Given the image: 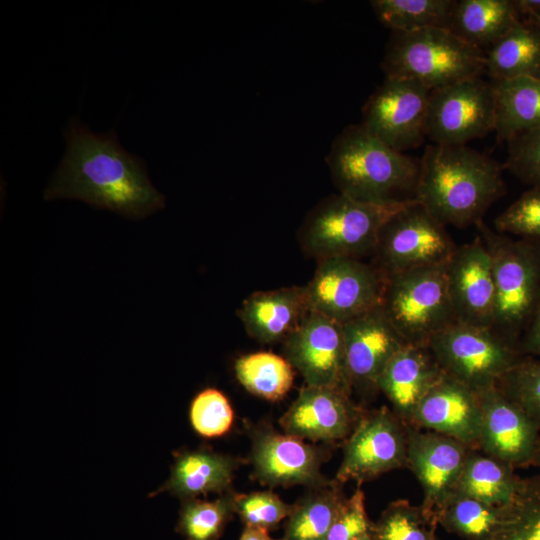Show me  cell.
<instances>
[{
	"label": "cell",
	"instance_id": "1",
	"mask_svg": "<svg viewBox=\"0 0 540 540\" xmlns=\"http://www.w3.org/2000/svg\"><path fill=\"white\" fill-rule=\"evenodd\" d=\"M64 136L66 152L44 191L46 200L77 199L130 219L165 207L144 161L120 145L115 130L97 134L72 118Z\"/></svg>",
	"mask_w": 540,
	"mask_h": 540
},
{
	"label": "cell",
	"instance_id": "2",
	"mask_svg": "<svg viewBox=\"0 0 540 540\" xmlns=\"http://www.w3.org/2000/svg\"><path fill=\"white\" fill-rule=\"evenodd\" d=\"M502 170L496 160L467 145L433 143L420 160L415 199L445 226H475L506 193Z\"/></svg>",
	"mask_w": 540,
	"mask_h": 540
},
{
	"label": "cell",
	"instance_id": "3",
	"mask_svg": "<svg viewBox=\"0 0 540 540\" xmlns=\"http://www.w3.org/2000/svg\"><path fill=\"white\" fill-rule=\"evenodd\" d=\"M326 163L338 193L371 203L415 199L420 160L390 148L361 124L345 127L333 140Z\"/></svg>",
	"mask_w": 540,
	"mask_h": 540
},
{
	"label": "cell",
	"instance_id": "4",
	"mask_svg": "<svg viewBox=\"0 0 540 540\" xmlns=\"http://www.w3.org/2000/svg\"><path fill=\"white\" fill-rule=\"evenodd\" d=\"M475 227L492 262L495 307L491 329L519 347L540 303V240L513 238L483 220Z\"/></svg>",
	"mask_w": 540,
	"mask_h": 540
},
{
	"label": "cell",
	"instance_id": "5",
	"mask_svg": "<svg viewBox=\"0 0 540 540\" xmlns=\"http://www.w3.org/2000/svg\"><path fill=\"white\" fill-rule=\"evenodd\" d=\"M412 200L371 203L331 195L305 218L299 234L302 248L317 261L373 254L385 223Z\"/></svg>",
	"mask_w": 540,
	"mask_h": 540
},
{
	"label": "cell",
	"instance_id": "6",
	"mask_svg": "<svg viewBox=\"0 0 540 540\" xmlns=\"http://www.w3.org/2000/svg\"><path fill=\"white\" fill-rule=\"evenodd\" d=\"M485 52L448 29L392 31L382 61L386 77L419 81L431 91L480 77Z\"/></svg>",
	"mask_w": 540,
	"mask_h": 540
},
{
	"label": "cell",
	"instance_id": "7",
	"mask_svg": "<svg viewBox=\"0 0 540 540\" xmlns=\"http://www.w3.org/2000/svg\"><path fill=\"white\" fill-rule=\"evenodd\" d=\"M446 265L385 277L380 307L406 344L427 345L436 333L456 322Z\"/></svg>",
	"mask_w": 540,
	"mask_h": 540
},
{
	"label": "cell",
	"instance_id": "8",
	"mask_svg": "<svg viewBox=\"0 0 540 540\" xmlns=\"http://www.w3.org/2000/svg\"><path fill=\"white\" fill-rule=\"evenodd\" d=\"M427 345L444 374L476 393L496 386L525 356L491 328L460 322L436 333Z\"/></svg>",
	"mask_w": 540,
	"mask_h": 540
},
{
	"label": "cell",
	"instance_id": "9",
	"mask_svg": "<svg viewBox=\"0 0 540 540\" xmlns=\"http://www.w3.org/2000/svg\"><path fill=\"white\" fill-rule=\"evenodd\" d=\"M456 249L446 226L413 199L381 229L372 264L388 277L414 268L445 264Z\"/></svg>",
	"mask_w": 540,
	"mask_h": 540
},
{
	"label": "cell",
	"instance_id": "10",
	"mask_svg": "<svg viewBox=\"0 0 540 540\" xmlns=\"http://www.w3.org/2000/svg\"><path fill=\"white\" fill-rule=\"evenodd\" d=\"M385 277L373 264L350 257L318 261L305 286L312 311L341 324L381 305Z\"/></svg>",
	"mask_w": 540,
	"mask_h": 540
},
{
	"label": "cell",
	"instance_id": "11",
	"mask_svg": "<svg viewBox=\"0 0 540 540\" xmlns=\"http://www.w3.org/2000/svg\"><path fill=\"white\" fill-rule=\"evenodd\" d=\"M430 95L417 80L386 77L363 106L361 125L398 152L417 148L427 137Z\"/></svg>",
	"mask_w": 540,
	"mask_h": 540
},
{
	"label": "cell",
	"instance_id": "12",
	"mask_svg": "<svg viewBox=\"0 0 540 540\" xmlns=\"http://www.w3.org/2000/svg\"><path fill=\"white\" fill-rule=\"evenodd\" d=\"M496 93L480 77L431 91L426 136L434 144L466 145L495 130Z\"/></svg>",
	"mask_w": 540,
	"mask_h": 540
},
{
	"label": "cell",
	"instance_id": "13",
	"mask_svg": "<svg viewBox=\"0 0 540 540\" xmlns=\"http://www.w3.org/2000/svg\"><path fill=\"white\" fill-rule=\"evenodd\" d=\"M406 466L405 424L393 411L382 407L364 412L346 439L335 480L341 484L351 480L361 484Z\"/></svg>",
	"mask_w": 540,
	"mask_h": 540
},
{
	"label": "cell",
	"instance_id": "14",
	"mask_svg": "<svg viewBox=\"0 0 540 540\" xmlns=\"http://www.w3.org/2000/svg\"><path fill=\"white\" fill-rule=\"evenodd\" d=\"M284 358L306 385L329 387L351 394L342 324L312 311L283 342Z\"/></svg>",
	"mask_w": 540,
	"mask_h": 540
},
{
	"label": "cell",
	"instance_id": "15",
	"mask_svg": "<svg viewBox=\"0 0 540 540\" xmlns=\"http://www.w3.org/2000/svg\"><path fill=\"white\" fill-rule=\"evenodd\" d=\"M250 462L253 478L270 487L324 485L328 480L321 473L322 464L330 456L325 448L308 444L287 433L260 424L251 430Z\"/></svg>",
	"mask_w": 540,
	"mask_h": 540
},
{
	"label": "cell",
	"instance_id": "16",
	"mask_svg": "<svg viewBox=\"0 0 540 540\" xmlns=\"http://www.w3.org/2000/svg\"><path fill=\"white\" fill-rule=\"evenodd\" d=\"M479 396L481 426L478 450L513 468L533 465L540 428L497 386Z\"/></svg>",
	"mask_w": 540,
	"mask_h": 540
},
{
	"label": "cell",
	"instance_id": "17",
	"mask_svg": "<svg viewBox=\"0 0 540 540\" xmlns=\"http://www.w3.org/2000/svg\"><path fill=\"white\" fill-rule=\"evenodd\" d=\"M405 428L407 467L422 487V507L436 519L437 509L453 491L472 448L438 432L411 424Z\"/></svg>",
	"mask_w": 540,
	"mask_h": 540
},
{
	"label": "cell",
	"instance_id": "18",
	"mask_svg": "<svg viewBox=\"0 0 540 540\" xmlns=\"http://www.w3.org/2000/svg\"><path fill=\"white\" fill-rule=\"evenodd\" d=\"M350 393L329 387H303L280 418L285 433L313 442L346 441L365 411Z\"/></svg>",
	"mask_w": 540,
	"mask_h": 540
},
{
	"label": "cell",
	"instance_id": "19",
	"mask_svg": "<svg viewBox=\"0 0 540 540\" xmlns=\"http://www.w3.org/2000/svg\"><path fill=\"white\" fill-rule=\"evenodd\" d=\"M446 268L456 322L492 328L495 284L491 258L481 237L457 246Z\"/></svg>",
	"mask_w": 540,
	"mask_h": 540
},
{
	"label": "cell",
	"instance_id": "20",
	"mask_svg": "<svg viewBox=\"0 0 540 540\" xmlns=\"http://www.w3.org/2000/svg\"><path fill=\"white\" fill-rule=\"evenodd\" d=\"M352 389L378 390V381L393 356L406 344L381 307L342 324Z\"/></svg>",
	"mask_w": 540,
	"mask_h": 540
},
{
	"label": "cell",
	"instance_id": "21",
	"mask_svg": "<svg viewBox=\"0 0 540 540\" xmlns=\"http://www.w3.org/2000/svg\"><path fill=\"white\" fill-rule=\"evenodd\" d=\"M411 425L454 438L478 449L481 407L478 394L443 373L419 403Z\"/></svg>",
	"mask_w": 540,
	"mask_h": 540
},
{
	"label": "cell",
	"instance_id": "22",
	"mask_svg": "<svg viewBox=\"0 0 540 540\" xmlns=\"http://www.w3.org/2000/svg\"><path fill=\"white\" fill-rule=\"evenodd\" d=\"M442 375L428 345L405 344L384 369L378 390L387 397L396 416L411 424L419 403Z\"/></svg>",
	"mask_w": 540,
	"mask_h": 540
},
{
	"label": "cell",
	"instance_id": "23",
	"mask_svg": "<svg viewBox=\"0 0 540 540\" xmlns=\"http://www.w3.org/2000/svg\"><path fill=\"white\" fill-rule=\"evenodd\" d=\"M311 312L305 286L254 292L238 309L247 333L263 344L284 342Z\"/></svg>",
	"mask_w": 540,
	"mask_h": 540
},
{
	"label": "cell",
	"instance_id": "24",
	"mask_svg": "<svg viewBox=\"0 0 540 540\" xmlns=\"http://www.w3.org/2000/svg\"><path fill=\"white\" fill-rule=\"evenodd\" d=\"M239 464L238 459L207 448L181 451L175 455L169 479L152 495L168 491L184 501L227 493Z\"/></svg>",
	"mask_w": 540,
	"mask_h": 540
},
{
	"label": "cell",
	"instance_id": "25",
	"mask_svg": "<svg viewBox=\"0 0 540 540\" xmlns=\"http://www.w3.org/2000/svg\"><path fill=\"white\" fill-rule=\"evenodd\" d=\"M485 59L493 81L540 78V25L521 19L488 48Z\"/></svg>",
	"mask_w": 540,
	"mask_h": 540
},
{
	"label": "cell",
	"instance_id": "26",
	"mask_svg": "<svg viewBox=\"0 0 540 540\" xmlns=\"http://www.w3.org/2000/svg\"><path fill=\"white\" fill-rule=\"evenodd\" d=\"M520 20L513 0H460L453 12L450 31L483 50Z\"/></svg>",
	"mask_w": 540,
	"mask_h": 540
},
{
	"label": "cell",
	"instance_id": "27",
	"mask_svg": "<svg viewBox=\"0 0 540 540\" xmlns=\"http://www.w3.org/2000/svg\"><path fill=\"white\" fill-rule=\"evenodd\" d=\"M496 93L498 141L540 128V78L519 77L493 81Z\"/></svg>",
	"mask_w": 540,
	"mask_h": 540
},
{
	"label": "cell",
	"instance_id": "28",
	"mask_svg": "<svg viewBox=\"0 0 540 540\" xmlns=\"http://www.w3.org/2000/svg\"><path fill=\"white\" fill-rule=\"evenodd\" d=\"M514 469L478 449H471L452 492L505 506L514 498L521 481Z\"/></svg>",
	"mask_w": 540,
	"mask_h": 540
},
{
	"label": "cell",
	"instance_id": "29",
	"mask_svg": "<svg viewBox=\"0 0 540 540\" xmlns=\"http://www.w3.org/2000/svg\"><path fill=\"white\" fill-rule=\"evenodd\" d=\"M336 480L310 488L294 503L287 518L284 540H325L346 497Z\"/></svg>",
	"mask_w": 540,
	"mask_h": 540
},
{
	"label": "cell",
	"instance_id": "30",
	"mask_svg": "<svg viewBox=\"0 0 540 540\" xmlns=\"http://www.w3.org/2000/svg\"><path fill=\"white\" fill-rule=\"evenodd\" d=\"M502 507L451 492L435 513L437 523L465 540H494Z\"/></svg>",
	"mask_w": 540,
	"mask_h": 540
},
{
	"label": "cell",
	"instance_id": "31",
	"mask_svg": "<svg viewBox=\"0 0 540 540\" xmlns=\"http://www.w3.org/2000/svg\"><path fill=\"white\" fill-rule=\"evenodd\" d=\"M457 1L454 0H373L377 19L392 31L411 32L428 28L450 30Z\"/></svg>",
	"mask_w": 540,
	"mask_h": 540
},
{
	"label": "cell",
	"instance_id": "32",
	"mask_svg": "<svg viewBox=\"0 0 540 540\" xmlns=\"http://www.w3.org/2000/svg\"><path fill=\"white\" fill-rule=\"evenodd\" d=\"M239 383L250 393L269 401L283 398L294 382L291 364L271 352H257L239 357L234 364Z\"/></svg>",
	"mask_w": 540,
	"mask_h": 540
},
{
	"label": "cell",
	"instance_id": "33",
	"mask_svg": "<svg viewBox=\"0 0 540 540\" xmlns=\"http://www.w3.org/2000/svg\"><path fill=\"white\" fill-rule=\"evenodd\" d=\"M233 490L215 500H184L179 512L177 532L185 540H218L235 511Z\"/></svg>",
	"mask_w": 540,
	"mask_h": 540
},
{
	"label": "cell",
	"instance_id": "34",
	"mask_svg": "<svg viewBox=\"0 0 540 540\" xmlns=\"http://www.w3.org/2000/svg\"><path fill=\"white\" fill-rule=\"evenodd\" d=\"M494 540H540V474L521 478L514 498L502 507Z\"/></svg>",
	"mask_w": 540,
	"mask_h": 540
},
{
	"label": "cell",
	"instance_id": "35",
	"mask_svg": "<svg viewBox=\"0 0 540 540\" xmlns=\"http://www.w3.org/2000/svg\"><path fill=\"white\" fill-rule=\"evenodd\" d=\"M437 524L422 505L399 499L391 502L373 523L371 536L374 540H439Z\"/></svg>",
	"mask_w": 540,
	"mask_h": 540
},
{
	"label": "cell",
	"instance_id": "36",
	"mask_svg": "<svg viewBox=\"0 0 540 540\" xmlns=\"http://www.w3.org/2000/svg\"><path fill=\"white\" fill-rule=\"evenodd\" d=\"M496 386L540 428V359L524 356Z\"/></svg>",
	"mask_w": 540,
	"mask_h": 540
},
{
	"label": "cell",
	"instance_id": "37",
	"mask_svg": "<svg viewBox=\"0 0 540 540\" xmlns=\"http://www.w3.org/2000/svg\"><path fill=\"white\" fill-rule=\"evenodd\" d=\"M233 409L227 397L216 388H206L191 402L190 421L203 437H219L227 433L233 423Z\"/></svg>",
	"mask_w": 540,
	"mask_h": 540
},
{
	"label": "cell",
	"instance_id": "38",
	"mask_svg": "<svg viewBox=\"0 0 540 540\" xmlns=\"http://www.w3.org/2000/svg\"><path fill=\"white\" fill-rule=\"evenodd\" d=\"M294 504H287L270 490L235 494V511L245 526L275 529L287 519Z\"/></svg>",
	"mask_w": 540,
	"mask_h": 540
},
{
	"label": "cell",
	"instance_id": "39",
	"mask_svg": "<svg viewBox=\"0 0 540 540\" xmlns=\"http://www.w3.org/2000/svg\"><path fill=\"white\" fill-rule=\"evenodd\" d=\"M499 233L540 240V187H531L494 220Z\"/></svg>",
	"mask_w": 540,
	"mask_h": 540
},
{
	"label": "cell",
	"instance_id": "40",
	"mask_svg": "<svg viewBox=\"0 0 540 540\" xmlns=\"http://www.w3.org/2000/svg\"><path fill=\"white\" fill-rule=\"evenodd\" d=\"M507 144L504 168L523 183L540 187V128L521 133Z\"/></svg>",
	"mask_w": 540,
	"mask_h": 540
},
{
	"label": "cell",
	"instance_id": "41",
	"mask_svg": "<svg viewBox=\"0 0 540 540\" xmlns=\"http://www.w3.org/2000/svg\"><path fill=\"white\" fill-rule=\"evenodd\" d=\"M360 485L345 499L325 540H356L371 533L373 522L368 518Z\"/></svg>",
	"mask_w": 540,
	"mask_h": 540
},
{
	"label": "cell",
	"instance_id": "42",
	"mask_svg": "<svg viewBox=\"0 0 540 540\" xmlns=\"http://www.w3.org/2000/svg\"><path fill=\"white\" fill-rule=\"evenodd\" d=\"M519 348L523 355L540 359V303L520 339Z\"/></svg>",
	"mask_w": 540,
	"mask_h": 540
},
{
	"label": "cell",
	"instance_id": "43",
	"mask_svg": "<svg viewBox=\"0 0 540 540\" xmlns=\"http://www.w3.org/2000/svg\"><path fill=\"white\" fill-rule=\"evenodd\" d=\"M518 15L525 16L524 20L537 22L540 16V0H513Z\"/></svg>",
	"mask_w": 540,
	"mask_h": 540
},
{
	"label": "cell",
	"instance_id": "44",
	"mask_svg": "<svg viewBox=\"0 0 540 540\" xmlns=\"http://www.w3.org/2000/svg\"><path fill=\"white\" fill-rule=\"evenodd\" d=\"M268 532L262 528L245 526L239 540H274Z\"/></svg>",
	"mask_w": 540,
	"mask_h": 540
},
{
	"label": "cell",
	"instance_id": "45",
	"mask_svg": "<svg viewBox=\"0 0 540 540\" xmlns=\"http://www.w3.org/2000/svg\"><path fill=\"white\" fill-rule=\"evenodd\" d=\"M533 465L537 466L540 469V439H539L538 448H537V452L534 458Z\"/></svg>",
	"mask_w": 540,
	"mask_h": 540
},
{
	"label": "cell",
	"instance_id": "46",
	"mask_svg": "<svg viewBox=\"0 0 540 540\" xmlns=\"http://www.w3.org/2000/svg\"><path fill=\"white\" fill-rule=\"evenodd\" d=\"M356 540H374V539L372 538L371 533H370V534L362 536V537H360V538H358Z\"/></svg>",
	"mask_w": 540,
	"mask_h": 540
},
{
	"label": "cell",
	"instance_id": "47",
	"mask_svg": "<svg viewBox=\"0 0 540 540\" xmlns=\"http://www.w3.org/2000/svg\"><path fill=\"white\" fill-rule=\"evenodd\" d=\"M536 23L540 25V16H539V18H538V20H537Z\"/></svg>",
	"mask_w": 540,
	"mask_h": 540
},
{
	"label": "cell",
	"instance_id": "48",
	"mask_svg": "<svg viewBox=\"0 0 540 540\" xmlns=\"http://www.w3.org/2000/svg\"><path fill=\"white\" fill-rule=\"evenodd\" d=\"M279 540H284V539L282 538V539H279Z\"/></svg>",
	"mask_w": 540,
	"mask_h": 540
}]
</instances>
